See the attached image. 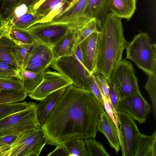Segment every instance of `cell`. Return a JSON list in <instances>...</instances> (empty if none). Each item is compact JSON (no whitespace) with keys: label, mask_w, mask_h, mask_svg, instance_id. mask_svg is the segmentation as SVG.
<instances>
[{"label":"cell","mask_w":156,"mask_h":156,"mask_svg":"<svg viewBox=\"0 0 156 156\" xmlns=\"http://www.w3.org/2000/svg\"><path fill=\"white\" fill-rule=\"evenodd\" d=\"M136 0H110V12L121 18L129 20L136 9Z\"/></svg>","instance_id":"obj_20"},{"label":"cell","mask_w":156,"mask_h":156,"mask_svg":"<svg viewBox=\"0 0 156 156\" xmlns=\"http://www.w3.org/2000/svg\"><path fill=\"white\" fill-rule=\"evenodd\" d=\"M88 0H73L68 6L51 22L66 24L78 30L87 22L83 14Z\"/></svg>","instance_id":"obj_12"},{"label":"cell","mask_w":156,"mask_h":156,"mask_svg":"<svg viewBox=\"0 0 156 156\" xmlns=\"http://www.w3.org/2000/svg\"><path fill=\"white\" fill-rule=\"evenodd\" d=\"M100 33V31L91 34L79 44L83 65L91 74L96 71Z\"/></svg>","instance_id":"obj_15"},{"label":"cell","mask_w":156,"mask_h":156,"mask_svg":"<svg viewBox=\"0 0 156 156\" xmlns=\"http://www.w3.org/2000/svg\"><path fill=\"white\" fill-rule=\"evenodd\" d=\"M90 90L98 100L105 109L102 96V94L103 93L99 83L92 74H91L90 76Z\"/></svg>","instance_id":"obj_37"},{"label":"cell","mask_w":156,"mask_h":156,"mask_svg":"<svg viewBox=\"0 0 156 156\" xmlns=\"http://www.w3.org/2000/svg\"><path fill=\"white\" fill-rule=\"evenodd\" d=\"M96 19L93 18L90 19L82 27L77 31L76 46L91 34L100 31Z\"/></svg>","instance_id":"obj_28"},{"label":"cell","mask_w":156,"mask_h":156,"mask_svg":"<svg viewBox=\"0 0 156 156\" xmlns=\"http://www.w3.org/2000/svg\"><path fill=\"white\" fill-rule=\"evenodd\" d=\"M147 80L145 88L148 93L152 104L153 114L156 119V75H148Z\"/></svg>","instance_id":"obj_33"},{"label":"cell","mask_w":156,"mask_h":156,"mask_svg":"<svg viewBox=\"0 0 156 156\" xmlns=\"http://www.w3.org/2000/svg\"><path fill=\"white\" fill-rule=\"evenodd\" d=\"M108 79L118 92L120 100L132 96L139 90L133 65L125 59L122 60L112 71Z\"/></svg>","instance_id":"obj_7"},{"label":"cell","mask_w":156,"mask_h":156,"mask_svg":"<svg viewBox=\"0 0 156 156\" xmlns=\"http://www.w3.org/2000/svg\"><path fill=\"white\" fill-rule=\"evenodd\" d=\"M156 139V131L151 136L144 135L140 132L138 136V144L135 156H151V148Z\"/></svg>","instance_id":"obj_24"},{"label":"cell","mask_w":156,"mask_h":156,"mask_svg":"<svg viewBox=\"0 0 156 156\" xmlns=\"http://www.w3.org/2000/svg\"><path fill=\"white\" fill-rule=\"evenodd\" d=\"M122 18L108 13L100 30L96 71L107 79L122 60V54L128 42L123 32Z\"/></svg>","instance_id":"obj_2"},{"label":"cell","mask_w":156,"mask_h":156,"mask_svg":"<svg viewBox=\"0 0 156 156\" xmlns=\"http://www.w3.org/2000/svg\"><path fill=\"white\" fill-rule=\"evenodd\" d=\"M63 144L69 154V156H89L84 139H73Z\"/></svg>","instance_id":"obj_25"},{"label":"cell","mask_w":156,"mask_h":156,"mask_svg":"<svg viewBox=\"0 0 156 156\" xmlns=\"http://www.w3.org/2000/svg\"><path fill=\"white\" fill-rule=\"evenodd\" d=\"M104 109L90 90L70 85L41 126L46 144L57 146L73 139L94 138Z\"/></svg>","instance_id":"obj_1"},{"label":"cell","mask_w":156,"mask_h":156,"mask_svg":"<svg viewBox=\"0 0 156 156\" xmlns=\"http://www.w3.org/2000/svg\"><path fill=\"white\" fill-rule=\"evenodd\" d=\"M78 30H73L55 42L51 48L53 60L74 54Z\"/></svg>","instance_id":"obj_18"},{"label":"cell","mask_w":156,"mask_h":156,"mask_svg":"<svg viewBox=\"0 0 156 156\" xmlns=\"http://www.w3.org/2000/svg\"><path fill=\"white\" fill-rule=\"evenodd\" d=\"M69 4L67 0H39L30 9L35 14L42 17L38 23H45L52 21Z\"/></svg>","instance_id":"obj_13"},{"label":"cell","mask_w":156,"mask_h":156,"mask_svg":"<svg viewBox=\"0 0 156 156\" xmlns=\"http://www.w3.org/2000/svg\"><path fill=\"white\" fill-rule=\"evenodd\" d=\"M27 95L23 90H1L0 104L20 102L25 99Z\"/></svg>","instance_id":"obj_31"},{"label":"cell","mask_w":156,"mask_h":156,"mask_svg":"<svg viewBox=\"0 0 156 156\" xmlns=\"http://www.w3.org/2000/svg\"><path fill=\"white\" fill-rule=\"evenodd\" d=\"M74 54L78 59L83 64L82 54L79 44L75 47Z\"/></svg>","instance_id":"obj_43"},{"label":"cell","mask_w":156,"mask_h":156,"mask_svg":"<svg viewBox=\"0 0 156 156\" xmlns=\"http://www.w3.org/2000/svg\"><path fill=\"white\" fill-rule=\"evenodd\" d=\"M0 90H23L22 84L17 77L0 73Z\"/></svg>","instance_id":"obj_29"},{"label":"cell","mask_w":156,"mask_h":156,"mask_svg":"<svg viewBox=\"0 0 156 156\" xmlns=\"http://www.w3.org/2000/svg\"><path fill=\"white\" fill-rule=\"evenodd\" d=\"M42 18L22 4L17 7L5 20L8 27L25 30L38 23Z\"/></svg>","instance_id":"obj_14"},{"label":"cell","mask_w":156,"mask_h":156,"mask_svg":"<svg viewBox=\"0 0 156 156\" xmlns=\"http://www.w3.org/2000/svg\"><path fill=\"white\" fill-rule=\"evenodd\" d=\"M18 70L0 59V73L17 77Z\"/></svg>","instance_id":"obj_40"},{"label":"cell","mask_w":156,"mask_h":156,"mask_svg":"<svg viewBox=\"0 0 156 156\" xmlns=\"http://www.w3.org/2000/svg\"><path fill=\"white\" fill-rule=\"evenodd\" d=\"M8 29L7 24L0 29V38L8 31Z\"/></svg>","instance_id":"obj_45"},{"label":"cell","mask_w":156,"mask_h":156,"mask_svg":"<svg viewBox=\"0 0 156 156\" xmlns=\"http://www.w3.org/2000/svg\"><path fill=\"white\" fill-rule=\"evenodd\" d=\"M53 60L52 58H43L27 66L25 69L34 72H39L45 70L49 66Z\"/></svg>","instance_id":"obj_36"},{"label":"cell","mask_w":156,"mask_h":156,"mask_svg":"<svg viewBox=\"0 0 156 156\" xmlns=\"http://www.w3.org/2000/svg\"><path fill=\"white\" fill-rule=\"evenodd\" d=\"M98 131L101 132L105 136L110 146L117 153L121 147L118 130L112 119L105 111L101 114L98 125Z\"/></svg>","instance_id":"obj_17"},{"label":"cell","mask_w":156,"mask_h":156,"mask_svg":"<svg viewBox=\"0 0 156 156\" xmlns=\"http://www.w3.org/2000/svg\"><path fill=\"white\" fill-rule=\"evenodd\" d=\"M14 45V41L9 37L8 31L0 38V59L11 67L16 69V62L12 54Z\"/></svg>","instance_id":"obj_23"},{"label":"cell","mask_w":156,"mask_h":156,"mask_svg":"<svg viewBox=\"0 0 156 156\" xmlns=\"http://www.w3.org/2000/svg\"><path fill=\"white\" fill-rule=\"evenodd\" d=\"M110 0H88L83 11L84 19L87 22L95 18L98 26L101 28L109 9Z\"/></svg>","instance_id":"obj_16"},{"label":"cell","mask_w":156,"mask_h":156,"mask_svg":"<svg viewBox=\"0 0 156 156\" xmlns=\"http://www.w3.org/2000/svg\"><path fill=\"white\" fill-rule=\"evenodd\" d=\"M20 135H12L0 137V156L9 148L12 144Z\"/></svg>","instance_id":"obj_39"},{"label":"cell","mask_w":156,"mask_h":156,"mask_svg":"<svg viewBox=\"0 0 156 156\" xmlns=\"http://www.w3.org/2000/svg\"><path fill=\"white\" fill-rule=\"evenodd\" d=\"M125 49L126 59L133 61L147 75H156V45L147 33L136 35Z\"/></svg>","instance_id":"obj_3"},{"label":"cell","mask_w":156,"mask_h":156,"mask_svg":"<svg viewBox=\"0 0 156 156\" xmlns=\"http://www.w3.org/2000/svg\"><path fill=\"white\" fill-rule=\"evenodd\" d=\"M68 2L69 3L71 2L72 1H73V0H67Z\"/></svg>","instance_id":"obj_48"},{"label":"cell","mask_w":156,"mask_h":156,"mask_svg":"<svg viewBox=\"0 0 156 156\" xmlns=\"http://www.w3.org/2000/svg\"><path fill=\"white\" fill-rule=\"evenodd\" d=\"M7 24L6 21L0 13V29Z\"/></svg>","instance_id":"obj_47"},{"label":"cell","mask_w":156,"mask_h":156,"mask_svg":"<svg viewBox=\"0 0 156 156\" xmlns=\"http://www.w3.org/2000/svg\"><path fill=\"white\" fill-rule=\"evenodd\" d=\"M49 66L79 88L90 90L91 74L74 54L54 59Z\"/></svg>","instance_id":"obj_5"},{"label":"cell","mask_w":156,"mask_h":156,"mask_svg":"<svg viewBox=\"0 0 156 156\" xmlns=\"http://www.w3.org/2000/svg\"><path fill=\"white\" fill-rule=\"evenodd\" d=\"M23 0H0V13L5 20L21 4Z\"/></svg>","instance_id":"obj_35"},{"label":"cell","mask_w":156,"mask_h":156,"mask_svg":"<svg viewBox=\"0 0 156 156\" xmlns=\"http://www.w3.org/2000/svg\"><path fill=\"white\" fill-rule=\"evenodd\" d=\"M72 84L70 80L58 72L46 69L42 82L28 95L32 99L40 101L52 92Z\"/></svg>","instance_id":"obj_10"},{"label":"cell","mask_w":156,"mask_h":156,"mask_svg":"<svg viewBox=\"0 0 156 156\" xmlns=\"http://www.w3.org/2000/svg\"><path fill=\"white\" fill-rule=\"evenodd\" d=\"M151 151V156H156V139L153 142Z\"/></svg>","instance_id":"obj_46"},{"label":"cell","mask_w":156,"mask_h":156,"mask_svg":"<svg viewBox=\"0 0 156 156\" xmlns=\"http://www.w3.org/2000/svg\"><path fill=\"white\" fill-rule=\"evenodd\" d=\"M8 27L9 35L13 41L28 44L37 43L32 36L26 30H22L12 27Z\"/></svg>","instance_id":"obj_30"},{"label":"cell","mask_w":156,"mask_h":156,"mask_svg":"<svg viewBox=\"0 0 156 156\" xmlns=\"http://www.w3.org/2000/svg\"><path fill=\"white\" fill-rule=\"evenodd\" d=\"M89 156H110L103 145L94 138L85 140Z\"/></svg>","instance_id":"obj_32"},{"label":"cell","mask_w":156,"mask_h":156,"mask_svg":"<svg viewBox=\"0 0 156 156\" xmlns=\"http://www.w3.org/2000/svg\"><path fill=\"white\" fill-rule=\"evenodd\" d=\"M45 70L39 72H34L26 69L18 70L17 78L22 83L23 90L28 95L42 82Z\"/></svg>","instance_id":"obj_21"},{"label":"cell","mask_w":156,"mask_h":156,"mask_svg":"<svg viewBox=\"0 0 156 156\" xmlns=\"http://www.w3.org/2000/svg\"><path fill=\"white\" fill-rule=\"evenodd\" d=\"M36 103L24 101L0 104V120L12 114L32 106Z\"/></svg>","instance_id":"obj_26"},{"label":"cell","mask_w":156,"mask_h":156,"mask_svg":"<svg viewBox=\"0 0 156 156\" xmlns=\"http://www.w3.org/2000/svg\"><path fill=\"white\" fill-rule=\"evenodd\" d=\"M37 104L12 114L0 120V137L20 135L31 129H39L41 126L38 120Z\"/></svg>","instance_id":"obj_4"},{"label":"cell","mask_w":156,"mask_h":156,"mask_svg":"<svg viewBox=\"0 0 156 156\" xmlns=\"http://www.w3.org/2000/svg\"><path fill=\"white\" fill-rule=\"evenodd\" d=\"M92 74L99 83L103 94L107 98L109 105L112 109L118 124L119 120L118 115L112 105L109 95L107 79L103 74L97 71H95Z\"/></svg>","instance_id":"obj_34"},{"label":"cell","mask_w":156,"mask_h":156,"mask_svg":"<svg viewBox=\"0 0 156 156\" xmlns=\"http://www.w3.org/2000/svg\"><path fill=\"white\" fill-rule=\"evenodd\" d=\"M102 98L104 101L105 109L108 115L112 119L113 121L115 124L119 138L120 143L121 141V135L120 133L119 128L117 120L115 117L112 109L109 105L108 100L103 93L102 94Z\"/></svg>","instance_id":"obj_41"},{"label":"cell","mask_w":156,"mask_h":156,"mask_svg":"<svg viewBox=\"0 0 156 156\" xmlns=\"http://www.w3.org/2000/svg\"><path fill=\"white\" fill-rule=\"evenodd\" d=\"M74 29L66 24L49 22L36 24L25 30L38 43L51 48L55 42Z\"/></svg>","instance_id":"obj_8"},{"label":"cell","mask_w":156,"mask_h":156,"mask_svg":"<svg viewBox=\"0 0 156 156\" xmlns=\"http://www.w3.org/2000/svg\"><path fill=\"white\" fill-rule=\"evenodd\" d=\"M150 109L149 104L139 90L133 95L120 99L116 112H125L139 123H144Z\"/></svg>","instance_id":"obj_11"},{"label":"cell","mask_w":156,"mask_h":156,"mask_svg":"<svg viewBox=\"0 0 156 156\" xmlns=\"http://www.w3.org/2000/svg\"><path fill=\"white\" fill-rule=\"evenodd\" d=\"M46 144L41 127L31 129L18 137L1 156H38Z\"/></svg>","instance_id":"obj_6"},{"label":"cell","mask_w":156,"mask_h":156,"mask_svg":"<svg viewBox=\"0 0 156 156\" xmlns=\"http://www.w3.org/2000/svg\"><path fill=\"white\" fill-rule=\"evenodd\" d=\"M120 126L121 147L123 156H135L140 133L135 120L126 113L116 112Z\"/></svg>","instance_id":"obj_9"},{"label":"cell","mask_w":156,"mask_h":156,"mask_svg":"<svg viewBox=\"0 0 156 156\" xmlns=\"http://www.w3.org/2000/svg\"><path fill=\"white\" fill-rule=\"evenodd\" d=\"M1 91V90H0V91Z\"/></svg>","instance_id":"obj_49"},{"label":"cell","mask_w":156,"mask_h":156,"mask_svg":"<svg viewBox=\"0 0 156 156\" xmlns=\"http://www.w3.org/2000/svg\"><path fill=\"white\" fill-rule=\"evenodd\" d=\"M39 0H23L21 4L25 5L29 9L30 8L34 5Z\"/></svg>","instance_id":"obj_44"},{"label":"cell","mask_w":156,"mask_h":156,"mask_svg":"<svg viewBox=\"0 0 156 156\" xmlns=\"http://www.w3.org/2000/svg\"><path fill=\"white\" fill-rule=\"evenodd\" d=\"M56 146L55 148L47 156H69V154L63 144Z\"/></svg>","instance_id":"obj_42"},{"label":"cell","mask_w":156,"mask_h":156,"mask_svg":"<svg viewBox=\"0 0 156 156\" xmlns=\"http://www.w3.org/2000/svg\"><path fill=\"white\" fill-rule=\"evenodd\" d=\"M107 80L110 98L116 111L120 100L119 93L114 83L108 79H107Z\"/></svg>","instance_id":"obj_38"},{"label":"cell","mask_w":156,"mask_h":156,"mask_svg":"<svg viewBox=\"0 0 156 156\" xmlns=\"http://www.w3.org/2000/svg\"><path fill=\"white\" fill-rule=\"evenodd\" d=\"M66 88H63L51 93L40 101L37 104V117L41 126L44 122L47 116L56 102L63 94Z\"/></svg>","instance_id":"obj_19"},{"label":"cell","mask_w":156,"mask_h":156,"mask_svg":"<svg viewBox=\"0 0 156 156\" xmlns=\"http://www.w3.org/2000/svg\"><path fill=\"white\" fill-rule=\"evenodd\" d=\"M13 41L15 45L12 54L16 62V69H25L30 54L37 42L28 44Z\"/></svg>","instance_id":"obj_22"},{"label":"cell","mask_w":156,"mask_h":156,"mask_svg":"<svg viewBox=\"0 0 156 156\" xmlns=\"http://www.w3.org/2000/svg\"><path fill=\"white\" fill-rule=\"evenodd\" d=\"M43 58L53 59L51 48L37 43L30 54L26 67L33 63Z\"/></svg>","instance_id":"obj_27"}]
</instances>
